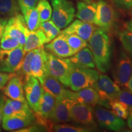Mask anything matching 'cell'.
I'll return each mask as SVG.
<instances>
[{"instance_id":"15","label":"cell","mask_w":132,"mask_h":132,"mask_svg":"<svg viewBox=\"0 0 132 132\" xmlns=\"http://www.w3.org/2000/svg\"><path fill=\"white\" fill-rule=\"evenodd\" d=\"M95 28H96L93 24L80 20H75L61 32L64 34H76L86 42H87L91 38Z\"/></svg>"},{"instance_id":"47","label":"cell","mask_w":132,"mask_h":132,"mask_svg":"<svg viewBox=\"0 0 132 132\" xmlns=\"http://www.w3.org/2000/svg\"></svg>"},{"instance_id":"29","label":"cell","mask_w":132,"mask_h":132,"mask_svg":"<svg viewBox=\"0 0 132 132\" xmlns=\"http://www.w3.org/2000/svg\"><path fill=\"white\" fill-rule=\"evenodd\" d=\"M65 37L66 41L70 49L72 50L73 53L75 54L82 50L84 48L88 46L87 42L85 40H82V39L76 34H64L61 32Z\"/></svg>"},{"instance_id":"44","label":"cell","mask_w":132,"mask_h":132,"mask_svg":"<svg viewBox=\"0 0 132 132\" xmlns=\"http://www.w3.org/2000/svg\"><path fill=\"white\" fill-rule=\"evenodd\" d=\"M127 87L129 89L130 91L132 92V75L130 77V80H128V82L127 83Z\"/></svg>"},{"instance_id":"46","label":"cell","mask_w":132,"mask_h":132,"mask_svg":"<svg viewBox=\"0 0 132 132\" xmlns=\"http://www.w3.org/2000/svg\"><path fill=\"white\" fill-rule=\"evenodd\" d=\"M131 14H132V11H131Z\"/></svg>"},{"instance_id":"26","label":"cell","mask_w":132,"mask_h":132,"mask_svg":"<svg viewBox=\"0 0 132 132\" xmlns=\"http://www.w3.org/2000/svg\"><path fill=\"white\" fill-rule=\"evenodd\" d=\"M21 13L29 31H33L39 29L40 21L36 7L24 9L21 11Z\"/></svg>"},{"instance_id":"36","label":"cell","mask_w":132,"mask_h":132,"mask_svg":"<svg viewBox=\"0 0 132 132\" xmlns=\"http://www.w3.org/2000/svg\"><path fill=\"white\" fill-rule=\"evenodd\" d=\"M116 100L122 102L126 105L128 108H132V92L127 87L120 89L117 95Z\"/></svg>"},{"instance_id":"2","label":"cell","mask_w":132,"mask_h":132,"mask_svg":"<svg viewBox=\"0 0 132 132\" xmlns=\"http://www.w3.org/2000/svg\"><path fill=\"white\" fill-rule=\"evenodd\" d=\"M99 77L97 71L73 64L70 62L69 71V87L78 91L88 87H94Z\"/></svg>"},{"instance_id":"41","label":"cell","mask_w":132,"mask_h":132,"mask_svg":"<svg viewBox=\"0 0 132 132\" xmlns=\"http://www.w3.org/2000/svg\"><path fill=\"white\" fill-rule=\"evenodd\" d=\"M5 97L0 96V131H1V123L3 119V110L5 102Z\"/></svg>"},{"instance_id":"43","label":"cell","mask_w":132,"mask_h":132,"mask_svg":"<svg viewBox=\"0 0 132 132\" xmlns=\"http://www.w3.org/2000/svg\"><path fill=\"white\" fill-rule=\"evenodd\" d=\"M125 28L128 31L132 32V19L127 23L126 24H125Z\"/></svg>"},{"instance_id":"22","label":"cell","mask_w":132,"mask_h":132,"mask_svg":"<svg viewBox=\"0 0 132 132\" xmlns=\"http://www.w3.org/2000/svg\"><path fill=\"white\" fill-rule=\"evenodd\" d=\"M75 16L80 20L96 24L97 3L79 1Z\"/></svg>"},{"instance_id":"14","label":"cell","mask_w":132,"mask_h":132,"mask_svg":"<svg viewBox=\"0 0 132 132\" xmlns=\"http://www.w3.org/2000/svg\"><path fill=\"white\" fill-rule=\"evenodd\" d=\"M11 115H19L23 116H34L32 109L29 106L27 101H20L6 98L3 106V117Z\"/></svg>"},{"instance_id":"33","label":"cell","mask_w":132,"mask_h":132,"mask_svg":"<svg viewBox=\"0 0 132 132\" xmlns=\"http://www.w3.org/2000/svg\"><path fill=\"white\" fill-rule=\"evenodd\" d=\"M52 131L56 132H86L91 131L92 128L87 127L76 126L69 124L57 123L53 124L52 127Z\"/></svg>"},{"instance_id":"21","label":"cell","mask_w":132,"mask_h":132,"mask_svg":"<svg viewBox=\"0 0 132 132\" xmlns=\"http://www.w3.org/2000/svg\"><path fill=\"white\" fill-rule=\"evenodd\" d=\"M4 88V94L12 100L26 101L24 92V81L16 74L8 81Z\"/></svg>"},{"instance_id":"10","label":"cell","mask_w":132,"mask_h":132,"mask_svg":"<svg viewBox=\"0 0 132 132\" xmlns=\"http://www.w3.org/2000/svg\"><path fill=\"white\" fill-rule=\"evenodd\" d=\"M131 75L132 61L131 59L126 53L122 51L119 54L114 69L113 77L115 82L119 86L127 87Z\"/></svg>"},{"instance_id":"12","label":"cell","mask_w":132,"mask_h":132,"mask_svg":"<svg viewBox=\"0 0 132 132\" xmlns=\"http://www.w3.org/2000/svg\"><path fill=\"white\" fill-rule=\"evenodd\" d=\"M24 95L29 106L34 113H37L39 102L44 90L37 78L31 76L24 82Z\"/></svg>"},{"instance_id":"42","label":"cell","mask_w":132,"mask_h":132,"mask_svg":"<svg viewBox=\"0 0 132 132\" xmlns=\"http://www.w3.org/2000/svg\"><path fill=\"white\" fill-rule=\"evenodd\" d=\"M129 114L127 118V124L128 127L132 130V108H129Z\"/></svg>"},{"instance_id":"17","label":"cell","mask_w":132,"mask_h":132,"mask_svg":"<svg viewBox=\"0 0 132 132\" xmlns=\"http://www.w3.org/2000/svg\"><path fill=\"white\" fill-rule=\"evenodd\" d=\"M39 81L44 91L56 98H67L68 90L65 89L61 82L53 76L47 74Z\"/></svg>"},{"instance_id":"35","label":"cell","mask_w":132,"mask_h":132,"mask_svg":"<svg viewBox=\"0 0 132 132\" xmlns=\"http://www.w3.org/2000/svg\"><path fill=\"white\" fill-rule=\"evenodd\" d=\"M21 46L16 39L9 36L3 35L0 42V48L3 50H12Z\"/></svg>"},{"instance_id":"5","label":"cell","mask_w":132,"mask_h":132,"mask_svg":"<svg viewBox=\"0 0 132 132\" xmlns=\"http://www.w3.org/2000/svg\"><path fill=\"white\" fill-rule=\"evenodd\" d=\"M70 61L68 59L57 57L47 52L46 64L47 74L57 79L64 86L69 87V71Z\"/></svg>"},{"instance_id":"7","label":"cell","mask_w":132,"mask_h":132,"mask_svg":"<svg viewBox=\"0 0 132 132\" xmlns=\"http://www.w3.org/2000/svg\"><path fill=\"white\" fill-rule=\"evenodd\" d=\"M69 102L72 120L92 129L96 127L93 108L74 99L69 98Z\"/></svg>"},{"instance_id":"28","label":"cell","mask_w":132,"mask_h":132,"mask_svg":"<svg viewBox=\"0 0 132 132\" xmlns=\"http://www.w3.org/2000/svg\"><path fill=\"white\" fill-rule=\"evenodd\" d=\"M36 52V49L26 52L24 54L23 59L21 62L20 68L16 72V75L21 77L24 82L31 76V59Z\"/></svg>"},{"instance_id":"11","label":"cell","mask_w":132,"mask_h":132,"mask_svg":"<svg viewBox=\"0 0 132 132\" xmlns=\"http://www.w3.org/2000/svg\"><path fill=\"white\" fill-rule=\"evenodd\" d=\"M117 12L113 6L105 0H98L97 3L96 25L109 30L116 21Z\"/></svg>"},{"instance_id":"18","label":"cell","mask_w":132,"mask_h":132,"mask_svg":"<svg viewBox=\"0 0 132 132\" xmlns=\"http://www.w3.org/2000/svg\"><path fill=\"white\" fill-rule=\"evenodd\" d=\"M67 98L74 99L93 108L98 105L99 100L97 90L92 87H86L78 91H70L68 90Z\"/></svg>"},{"instance_id":"13","label":"cell","mask_w":132,"mask_h":132,"mask_svg":"<svg viewBox=\"0 0 132 132\" xmlns=\"http://www.w3.org/2000/svg\"><path fill=\"white\" fill-rule=\"evenodd\" d=\"M47 52L44 48V46L36 49V52L31 59V76L40 81L47 75Z\"/></svg>"},{"instance_id":"39","label":"cell","mask_w":132,"mask_h":132,"mask_svg":"<svg viewBox=\"0 0 132 132\" xmlns=\"http://www.w3.org/2000/svg\"><path fill=\"white\" fill-rule=\"evenodd\" d=\"M15 75V73H4L0 72V89L4 88L8 81Z\"/></svg>"},{"instance_id":"9","label":"cell","mask_w":132,"mask_h":132,"mask_svg":"<svg viewBox=\"0 0 132 132\" xmlns=\"http://www.w3.org/2000/svg\"><path fill=\"white\" fill-rule=\"evenodd\" d=\"M29 32L23 16L19 13L8 20L3 35L14 38L21 46H23Z\"/></svg>"},{"instance_id":"24","label":"cell","mask_w":132,"mask_h":132,"mask_svg":"<svg viewBox=\"0 0 132 132\" xmlns=\"http://www.w3.org/2000/svg\"><path fill=\"white\" fill-rule=\"evenodd\" d=\"M56 98L44 91L39 102V108L37 113H34L37 116L45 119H49L53 111Z\"/></svg>"},{"instance_id":"4","label":"cell","mask_w":132,"mask_h":132,"mask_svg":"<svg viewBox=\"0 0 132 132\" xmlns=\"http://www.w3.org/2000/svg\"><path fill=\"white\" fill-rule=\"evenodd\" d=\"M94 88L98 95V105L110 108L109 103L116 99L120 87L110 77L105 74H99V77Z\"/></svg>"},{"instance_id":"19","label":"cell","mask_w":132,"mask_h":132,"mask_svg":"<svg viewBox=\"0 0 132 132\" xmlns=\"http://www.w3.org/2000/svg\"><path fill=\"white\" fill-rule=\"evenodd\" d=\"M36 121V116H23L19 115H11L3 117L2 127L3 129L13 131L28 127Z\"/></svg>"},{"instance_id":"27","label":"cell","mask_w":132,"mask_h":132,"mask_svg":"<svg viewBox=\"0 0 132 132\" xmlns=\"http://www.w3.org/2000/svg\"><path fill=\"white\" fill-rule=\"evenodd\" d=\"M17 0H0V15L11 18L20 12Z\"/></svg>"},{"instance_id":"23","label":"cell","mask_w":132,"mask_h":132,"mask_svg":"<svg viewBox=\"0 0 132 132\" xmlns=\"http://www.w3.org/2000/svg\"><path fill=\"white\" fill-rule=\"evenodd\" d=\"M75 65L86 68L94 69L96 67L94 56L89 48H84L69 58Z\"/></svg>"},{"instance_id":"34","label":"cell","mask_w":132,"mask_h":132,"mask_svg":"<svg viewBox=\"0 0 132 132\" xmlns=\"http://www.w3.org/2000/svg\"><path fill=\"white\" fill-rule=\"evenodd\" d=\"M119 39L123 48L132 57V32L128 30L121 31L119 33Z\"/></svg>"},{"instance_id":"25","label":"cell","mask_w":132,"mask_h":132,"mask_svg":"<svg viewBox=\"0 0 132 132\" xmlns=\"http://www.w3.org/2000/svg\"><path fill=\"white\" fill-rule=\"evenodd\" d=\"M47 43H48V41L45 34L40 29L33 31H29L25 44L23 45V50L26 53L42 47Z\"/></svg>"},{"instance_id":"32","label":"cell","mask_w":132,"mask_h":132,"mask_svg":"<svg viewBox=\"0 0 132 132\" xmlns=\"http://www.w3.org/2000/svg\"><path fill=\"white\" fill-rule=\"evenodd\" d=\"M110 108H111L113 113L118 116L119 118L126 119L128 118L129 114V108L122 102L118 100H112L109 103Z\"/></svg>"},{"instance_id":"20","label":"cell","mask_w":132,"mask_h":132,"mask_svg":"<svg viewBox=\"0 0 132 132\" xmlns=\"http://www.w3.org/2000/svg\"><path fill=\"white\" fill-rule=\"evenodd\" d=\"M49 120L54 123L72 121L68 98H56L53 111Z\"/></svg>"},{"instance_id":"37","label":"cell","mask_w":132,"mask_h":132,"mask_svg":"<svg viewBox=\"0 0 132 132\" xmlns=\"http://www.w3.org/2000/svg\"><path fill=\"white\" fill-rule=\"evenodd\" d=\"M38 1L39 0H17L21 12L24 9L36 7Z\"/></svg>"},{"instance_id":"1","label":"cell","mask_w":132,"mask_h":132,"mask_svg":"<svg viewBox=\"0 0 132 132\" xmlns=\"http://www.w3.org/2000/svg\"><path fill=\"white\" fill-rule=\"evenodd\" d=\"M108 30L96 28L89 41L88 46L92 53L95 65L102 73H106L111 62V42Z\"/></svg>"},{"instance_id":"45","label":"cell","mask_w":132,"mask_h":132,"mask_svg":"<svg viewBox=\"0 0 132 132\" xmlns=\"http://www.w3.org/2000/svg\"><path fill=\"white\" fill-rule=\"evenodd\" d=\"M81 1H85V2H87V3H89V2H91L92 0H81Z\"/></svg>"},{"instance_id":"31","label":"cell","mask_w":132,"mask_h":132,"mask_svg":"<svg viewBox=\"0 0 132 132\" xmlns=\"http://www.w3.org/2000/svg\"><path fill=\"white\" fill-rule=\"evenodd\" d=\"M36 7L39 13L40 23L52 19V7L47 0H39Z\"/></svg>"},{"instance_id":"16","label":"cell","mask_w":132,"mask_h":132,"mask_svg":"<svg viewBox=\"0 0 132 132\" xmlns=\"http://www.w3.org/2000/svg\"><path fill=\"white\" fill-rule=\"evenodd\" d=\"M44 48L50 53L62 58L70 57L74 54L61 32L50 41L49 44H47Z\"/></svg>"},{"instance_id":"3","label":"cell","mask_w":132,"mask_h":132,"mask_svg":"<svg viewBox=\"0 0 132 132\" xmlns=\"http://www.w3.org/2000/svg\"><path fill=\"white\" fill-rule=\"evenodd\" d=\"M52 20L59 28H65L73 20L75 9L68 0H52Z\"/></svg>"},{"instance_id":"38","label":"cell","mask_w":132,"mask_h":132,"mask_svg":"<svg viewBox=\"0 0 132 132\" xmlns=\"http://www.w3.org/2000/svg\"><path fill=\"white\" fill-rule=\"evenodd\" d=\"M114 4L121 10L132 9V0H113Z\"/></svg>"},{"instance_id":"30","label":"cell","mask_w":132,"mask_h":132,"mask_svg":"<svg viewBox=\"0 0 132 132\" xmlns=\"http://www.w3.org/2000/svg\"><path fill=\"white\" fill-rule=\"evenodd\" d=\"M39 29L44 32L48 42L54 39L61 32L60 28H59L52 20L41 22Z\"/></svg>"},{"instance_id":"40","label":"cell","mask_w":132,"mask_h":132,"mask_svg":"<svg viewBox=\"0 0 132 132\" xmlns=\"http://www.w3.org/2000/svg\"><path fill=\"white\" fill-rule=\"evenodd\" d=\"M8 20L7 18L0 17V42H1V37L4 34L5 26L7 23Z\"/></svg>"},{"instance_id":"8","label":"cell","mask_w":132,"mask_h":132,"mask_svg":"<svg viewBox=\"0 0 132 132\" xmlns=\"http://www.w3.org/2000/svg\"><path fill=\"white\" fill-rule=\"evenodd\" d=\"M94 116L98 125L102 128L119 131L125 127L123 119L119 118L110 110L101 106L93 108Z\"/></svg>"},{"instance_id":"6","label":"cell","mask_w":132,"mask_h":132,"mask_svg":"<svg viewBox=\"0 0 132 132\" xmlns=\"http://www.w3.org/2000/svg\"><path fill=\"white\" fill-rule=\"evenodd\" d=\"M25 53L23 46L9 50L0 48V72L16 73L20 68Z\"/></svg>"}]
</instances>
